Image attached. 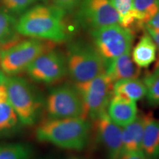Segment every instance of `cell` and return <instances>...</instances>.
Segmentation results:
<instances>
[{
    "instance_id": "5b68a950",
    "label": "cell",
    "mask_w": 159,
    "mask_h": 159,
    "mask_svg": "<svg viewBox=\"0 0 159 159\" xmlns=\"http://www.w3.org/2000/svg\"><path fill=\"white\" fill-rule=\"evenodd\" d=\"M55 43L33 39L19 41L0 52V71L7 76L18 75L25 71L35 58L54 48Z\"/></svg>"
},
{
    "instance_id": "d6986e66",
    "label": "cell",
    "mask_w": 159,
    "mask_h": 159,
    "mask_svg": "<svg viewBox=\"0 0 159 159\" xmlns=\"http://www.w3.org/2000/svg\"><path fill=\"white\" fill-rule=\"evenodd\" d=\"M113 93L114 95H118L137 102L146 96L147 89L142 80L130 78L120 80L114 83Z\"/></svg>"
},
{
    "instance_id": "7c38bea8",
    "label": "cell",
    "mask_w": 159,
    "mask_h": 159,
    "mask_svg": "<svg viewBox=\"0 0 159 159\" xmlns=\"http://www.w3.org/2000/svg\"><path fill=\"white\" fill-rule=\"evenodd\" d=\"M21 125L7 95L5 75L0 71V139L17 134Z\"/></svg>"
},
{
    "instance_id": "5bb4252c",
    "label": "cell",
    "mask_w": 159,
    "mask_h": 159,
    "mask_svg": "<svg viewBox=\"0 0 159 159\" xmlns=\"http://www.w3.org/2000/svg\"><path fill=\"white\" fill-rule=\"evenodd\" d=\"M105 73L115 83L120 80L139 78L141 68L133 61L130 51L115 59L106 69Z\"/></svg>"
},
{
    "instance_id": "7a4b0ae2",
    "label": "cell",
    "mask_w": 159,
    "mask_h": 159,
    "mask_svg": "<svg viewBox=\"0 0 159 159\" xmlns=\"http://www.w3.org/2000/svg\"><path fill=\"white\" fill-rule=\"evenodd\" d=\"M89 119L68 118L46 119L35 130V137L42 142L66 150H82L86 147L90 135Z\"/></svg>"
},
{
    "instance_id": "83f0119b",
    "label": "cell",
    "mask_w": 159,
    "mask_h": 159,
    "mask_svg": "<svg viewBox=\"0 0 159 159\" xmlns=\"http://www.w3.org/2000/svg\"><path fill=\"white\" fill-rule=\"evenodd\" d=\"M119 159H149L143 152H125Z\"/></svg>"
},
{
    "instance_id": "3957f363",
    "label": "cell",
    "mask_w": 159,
    "mask_h": 159,
    "mask_svg": "<svg viewBox=\"0 0 159 159\" xmlns=\"http://www.w3.org/2000/svg\"><path fill=\"white\" fill-rule=\"evenodd\" d=\"M10 102L23 126H32L39 120L44 109V99L27 79L19 75H5Z\"/></svg>"
},
{
    "instance_id": "277c9868",
    "label": "cell",
    "mask_w": 159,
    "mask_h": 159,
    "mask_svg": "<svg viewBox=\"0 0 159 159\" xmlns=\"http://www.w3.org/2000/svg\"><path fill=\"white\" fill-rule=\"evenodd\" d=\"M65 55L67 74L74 83L86 82L106 71L104 61L93 43L85 39L69 41Z\"/></svg>"
},
{
    "instance_id": "4fadbf2b",
    "label": "cell",
    "mask_w": 159,
    "mask_h": 159,
    "mask_svg": "<svg viewBox=\"0 0 159 159\" xmlns=\"http://www.w3.org/2000/svg\"><path fill=\"white\" fill-rule=\"evenodd\" d=\"M107 113L115 124L124 128L138 116L136 102L118 95H113L107 108Z\"/></svg>"
},
{
    "instance_id": "d4e9b609",
    "label": "cell",
    "mask_w": 159,
    "mask_h": 159,
    "mask_svg": "<svg viewBox=\"0 0 159 159\" xmlns=\"http://www.w3.org/2000/svg\"><path fill=\"white\" fill-rule=\"evenodd\" d=\"M81 0H52L53 5L63 10L67 14L75 12Z\"/></svg>"
},
{
    "instance_id": "603a6c76",
    "label": "cell",
    "mask_w": 159,
    "mask_h": 159,
    "mask_svg": "<svg viewBox=\"0 0 159 159\" xmlns=\"http://www.w3.org/2000/svg\"><path fill=\"white\" fill-rule=\"evenodd\" d=\"M147 89L146 97L149 105H159V61H157L154 69L147 73L143 79Z\"/></svg>"
},
{
    "instance_id": "cb8c5ba5",
    "label": "cell",
    "mask_w": 159,
    "mask_h": 159,
    "mask_svg": "<svg viewBox=\"0 0 159 159\" xmlns=\"http://www.w3.org/2000/svg\"><path fill=\"white\" fill-rule=\"evenodd\" d=\"M39 0H0L3 10L10 14L17 16H21L33 6Z\"/></svg>"
},
{
    "instance_id": "484cf974",
    "label": "cell",
    "mask_w": 159,
    "mask_h": 159,
    "mask_svg": "<svg viewBox=\"0 0 159 159\" xmlns=\"http://www.w3.org/2000/svg\"><path fill=\"white\" fill-rule=\"evenodd\" d=\"M144 28H148L151 30H159V11L153 17L148 21L144 25ZM143 29V30H144Z\"/></svg>"
},
{
    "instance_id": "ffe728a7",
    "label": "cell",
    "mask_w": 159,
    "mask_h": 159,
    "mask_svg": "<svg viewBox=\"0 0 159 159\" xmlns=\"http://www.w3.org/2000/svg\"><path fill=\"white\" fill-rule=\"evenodd\" d=\"M110 2L119 16V25L134 33L140 30L134 9V0H110Z\"/></svg>"
},
{
    "instance_id": "f1b7e54d",
    "label": "cell",
    "mask_w": 159,
    "mask_h": 159,
    "mask_svg": "<svg viewBox=\"0 0 159 159\" xmlns=\"http://www.w3.org/2000/svg\"><path fill=\"white\" fill-rule=\"evenodd\" d=\"M40 1H42V2H44V3H47V2L49 1V0H40Z\"/></svg>"
},
{
    "instance_id": "7402d4cb",
    "label": "cell",
    "mask_w": 159,
    "mask_h": 159,
    "mask_svg": "<svg viewBox=\"0 0 159 159\" xmlns=\"http://www.w3.org/2000/svg\"><path fill=\"white\" fill-rule=\"evenodd\" d=\"M134 9L140 30L159 11V0H134Z\"/></svg>"
},
{
    "instance_id": "e0dca14e",
    "label": "cell",
    "mask_w": 159,
    "mask_h": 159,
    "mask_svg": "<svg viewBox=\"0 0 159 159\" xmlns=\"http://www.w3.org/2000/svg\"><path fill=\"white\" fill-rule=\"evenodd\" d=\"M131 53L133 61L141 69L148 68L156 61V46L150 35L145 30Z\"/></svg>"
},
{
    "instance_id": "4dcf8cb0",
    "label": "cell",
    "mask_w": 159,
    "mask_h": 159,
    "mask_svg": "<svg viewBox=\"0 0 159 159\" xmlns=\"http://www.w3.org/2000/svg\"><path fill=\"white\" fill-rule=\"evenodd\" d=\"M1 50H2V49H1V47H0V52H1Z\"/></svg>"
},
{
    "instance_id": "52a82bcc",
    "label": "cell",
    "mask_w": 159,
    "mask_h": 159,
    "mask_svg": "<svg viewBox=\"0 0 159 159\" xmlns=\"http://www.w3.org/2000/svg\"><path fill=\"white\" fill-rule=\"evenodd\" d=\"M47 119L85 118L82 97L75 84H63L52 89L44 99Z\"/></svg>"
},
{
    "instance_id": "4316f807",
    "label": "cell",
    "mask_w": 159,
    "mask_h": 159,
    "mask_svg": "<svg viewBox=\"0 0 159 159\" xmlns=\"http://www.w3.org/2000/svg\"><path fill=\"white\" fill-rule=\"evenodd\" d=\"M145 30L149 35H150L152 39L153 40L157 48V55H158V61H159V30H151L148 28H144Z\"/></svg>"
},
{
    "instance_id": "f546056e",
    "label": "cell",
    "mask_w": 159,
    "mask_h": 159,
    "mask_svg": "<svg viewBox=\"0 0 159 159\" xmlns=\"http://www.w3.org/2000/svg\"><path fill=\"white\" fill-rule=\"evenodd\" d=\"M71 159H78V158H71Z\"/></svg>"
},
{
    "instance_id": "ac0fdd59",
    "label": "cell",
    "mask_w": 159,
    "mask_h": 159,
    "mask_svg": "<svg viewBox=\"0 0 159 159\" xmlns=\"http://www.w3.org/2000/svg\"><path fill=\"white\" fill-rule=\"evenodd\" d=\"M16 16L0 8V47L5 49L20 41L21 35L16 30Z\"/></svg>"
},
{
    "instance_id": "2e32d148",
    "label": "cell",
    "mask_w": 159,
    "mask_h": 159,
    "mask_svg": "<svg viewBox=\"0 0 159 159\" xmlns=\"http://www.w3.org/2000/svg\"><path fill=\"white\" fill-rule=\"evenodd\" d=\"M142 152L149 159H159V122L151 114H144Z\"/></svg>"
},
{
    "instance_id": "9c48e42d",
    "label": "cell",
    "mask_w": 159,
    "mask_h": 159,
    "mask_svg": "<svg viewBox=\"0 0 159 159\" xmlns=\"http://www.w3.org/2000/svg\"><path fill=\"white\" fill-rule=\"evenodd\" d=\"M74 24L89 33L120 23L119 16L110 0H81L75 11Z\"/></svg>"
},
{
    "instance_id": "9a60e30c",
    "label": "cell",
    "mask_w": 159,
    "mask_h": 159,
    "mask_svg": "<svg viewBox=\"0 0 159 159\" xmlns=\"http://www.w3.org/2000/svg\"><path fill=\"white\" fill-rule=\"evenodd\" d=\"M144 129V114H141L122 128V143L125 152H142Z\"/></svg>"
},
{
    "instance_id": "ba28073f",
    "label": "cell",
    "mask_w": 159,
    "mask_h": 159,
    "mask_svg": "<svg viewBox=\"0 0 159 159\" xmlns=\"http://www.w3.org/2000/svg\"><path fill=\"white\" fill-rule=\"evenodd\" d=\"M74 84L82 97L85 119L93 121L102 113L106 112L114 95V82L106 73L86 82Z\"/></svg>"
},
{
    "instance_id": "30bf717a",
    "label": "cell",
    "mask_w": 159,
    "mask_h": 159,
    "mask_svg": "<svg viewBox=\"0 0 159 159\" xmlns=\"http://www.w3.org/2000/svg\"><path fill=\"white\" fill-rule=\"evenodd\" d=\"M25 71L34 82L43 84L59 82L67 75L66 55L54 48L49 49L35 58Z\"/></svg>"
},
{
    "instance_id": "44dd1931",
    "label": "cell",
    "mask_w": 159,
    "mask_h": 159,
    "mask_svg": "<svg viewBox=\"0 0 159 159\" xmlns=\"http://www.w3.org/2000/svg\"><path fill=\"white\" fill-rule=\"evenodd\" d=\"M33 150L28 144L22 142L0 144V159H32Z\"/></svg>"
},
{
    "instance_id": "8fae6325",
    "label": "cell",
    "mask_w": 159,
    "mask_h": 159,
    "mask_svg": "<svg viewBox=\"0 0 159 159\" xmlns=\"http://www.w3.org/2000/svg\"><path fill=\"white\" fill-rule=\"evenodd\" d=\"M94 121L97 135L107 151L109 159H119L124 154L122 128L113 122L108 113H102Z\"/></svg>"
},
{
    "instance_id": "8992f818",
    "label": "cell",
    "mask_w": 159,
    "mask_h": 159,
    "mask_svg": "<svg viewBox=\"0 0 159 159\" xmlns=\"http://www.w3.org/2000/svg\"><path fill=\"white\" fill-rule=\"evenodd\" d=\"M92 43L107 69L115 59L132 50L135 33L119 24L90 32Z\"/></svg>"
},
{
    "instance_id": "6da1fadb",
    "label": "cell",
    "mask_w": 159,
    "mask_h": 159,
    "mask_svg": "<svg viewBox=\"0 0 159 159\" xmlns=\"http://www.w3.org/2000/svg\"><path fill=\"white\" fill-rule=\"evenodd\" d=\"M67 13L54 5L39 4L22 13L18 19L16 30L21 35L62 43L69 41L72 30L66 21Z\"/></svg>"
}]
</instances>
